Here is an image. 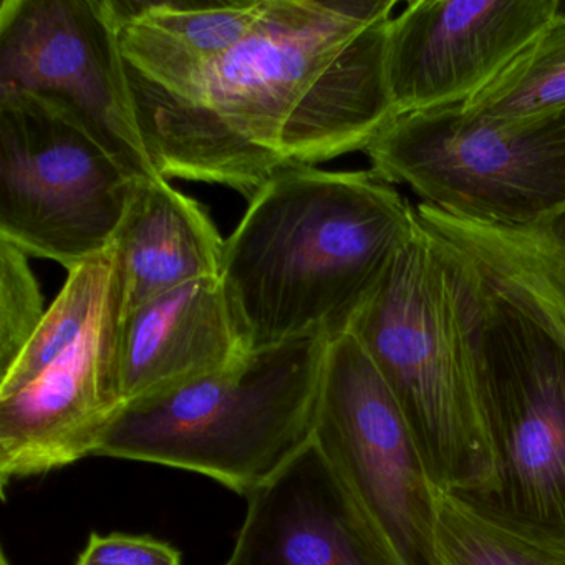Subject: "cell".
<instances>
[{"mask_svg":"<svg viewBox=\"0 0 565 565\" xmlns=\"http://www.w3.org/2000/svg\"><path fill=\"white\" fill-rule=\"evenodd\" d=\"M396 0H267L246 38L173 95L131 97L158 177L247 201L270 178L365 151L395 120L385 75Z\"/></svg>","mask_w":565,"mask_h":565,"instance_id":"1","label":"cell"},{"mask_svg":"<svg viewBox=\"0 0 565 565\" xmlns=\"http://www.w3.org/2000/svg\"><path fill=\"white\" fill-rule=\"evenodd\" d=\"M415 211L441 267L494 462L489 488L461 499L565 548V263L534 231L423 203Z\"/></svg>","mask_w":565,"mask_h":565,"instance_id":"2","label":"cell"},{"mask_svg":"<svg viewBox=\"0 0 565 565\" xmlns=\"http://www.w3.org/2000/svg\"><path fill=\"white\" fill-rule=\"evenodd\" d=\"M224 247L221 284L247 352L349 332L416 211L372 171L270 178Z\"/></svg>","mask_w":565,"mask_h":565,"instance_id":"3","label":"cell"},{"mask_svg":"<svg viewBox=\"0 0 565 565\" xmlns=\"http://www.w3.org/2000/svg\"><path fill=\"white\" fill-rule=\"evenodd\" d=\"M329 343L247 352L226 369L131 399L95 456L200 472L249 498L312 445Z\"/></svg>","mask_w":565,"mask_h":565,"instance_id":"4","label":"cell"},{"mask_svg":"<svg viewBox=\"0 0 565 565\" xmlns=\"http://www.w3.org/2000/svg\"><path fill=\"white\" fill-rule=\"evenodd\" d=\"M349 333L395 398L435 484L459 498L484 492L494 476L491 448L441 267L418 221Z\"/></svg>","mask_w":565,"mask_h":565,"instance_id":"5","label":"cell"},{"mask_svg":"<svg viewBox=\"0 0 565 565\" xmlns=\"http://www.w3.org/2000/svg\"><path fill=\"white\" fill-rule=\"evenodd\" d=\"M365 153L380 180L461 220L534 230L565 211V107L521 120L402 115Z\"/></svg>","mask_w":565,"mask_h":565,"instance_id":"6","label":"cell"},{"mask_svg":"<svg viewBox=\"0 0 565 565\" xmlns=\"http://www.w3.org/2000/svg\"><path fill=\"white\" fill-rule=\"evenodd\" d=\"M137 181L57 105L0 92V239L68 273L111 246Z\"/></svg>","mask_w":565,"mask_h":565,"instance_id":"7","label":"cell"},{"mask_svg":"<svg viewBox=\"0 0 565 565\" xmlns=\"http://www.w3.org/2000/svg\"><path fill=\"white\" fill-rule=\"evenodd\" d=\"M313 443L395 565H438L435 484L418 445L352 333L330 340Z\"/></svg>","mask_w":565,"mask_h":565,"instance_id":"8","label":"cell"},{"mask_svg":"<svg viewBox=\"0 0 565 565\" xmlns=\"http://www.w3.org/2000/svg\"><path fill=\"white\" fill-rule=\"evenodd\" d=\"M0 92L52 102L135 178L158 177L138 130L107 0H4Z\"/></svg>","mask_w":565,"mask_h":565,"instance_id":"9","label":"cell"},{"mask_svg":"<svg viewBox=\"0 0 565 565\" xmlns=\"http://www.w3.org/2000/svg\"><path fill=\"white\" fill-rule=\"evenodd\" d=\"M558 0H413L393 14L385 75L396 117L461 107L551 24Z\"/></svg>","mask_w":565,"mask_h":565,"instance_id":"10","label":"cell"},{"mask_svg":"<svg viewBox=\"0 0 565 565\" xmlns=\"http://www.w3.org/2000/svg\"><path fill=\"white\" fill-rule=\"evenodd\" d=\"M120 286L84 332L24 386L0 396V484L95 455L124 406Z\"/></svg>","mask_w":565,"mask_h":565,"instance_id":"11","label":"cell"},{"mask_svg":"<svg viewBox=\"0 0 565 565\" xmlns=\"http://www.w3.org/2000/svg\"><path fill=\"white\" fill-rule=\"evenodd\" d=\"M247 499L224 565H395L313 441Z\"/></svg>","mask_w":565,"mask_h":565,"instance_id":"12","label":"cell"},{"mask_svg":"<svg viewBox=\"0 0 565 565\" xmlns=\"http://www.w3.org/2000/svg\"><path fill=\"white\" fill-rule=\"evenodd\" d=\"M244 353L221 279L161 294L121 317L124 405L226 369Z\"/></svg>","mask_w":565,"mask_h":565,"instance_id":"13","label":"cell"},{"mask_svg":"<svg viewBox=\"0 0 565 565\" xmlns=\"http://www.w3.org/2000/svg\"><path fill=\"white\" fill-rule=\"evenodd\" d=\"M266 2L107 0L131 97L190 87L246 38Z\"/></svg>","mask_w":565,"mask_h":565,"instance_id":"14","label":"cell"},{"mask_svg":"<svg viewBox=\"0 0 565 565\" xmlns=\"http://www.w3.org/2000/svg\"><path fill=\"white\" fill-rule=\"evenodd\" d=\"M110 247L125 317L178 287L221 279L226 241L203 206L157 177L135 184Z\"/></svg>","mask_w":565,"mask_h":565,"instance_id":"15","label":"cell"},{"mask_svg":"<svg viewBox=\"0 0 565 565\" xmlns=\"http://www.w3.org/2000/svg\"><path fill=\"white\" fill-rule=\"evenodd\" d=\"M565 107V19L555 18L461 110L491 120H521Z\"/></svg>","mask_w":565,"mask_h":565,"instance_id":"16","label":"cell"},{"mask_svg":"<svg viewBox=\"0 0 565 565\" xmlns=\"http://www.w3.org/2000/svg\"><path fill=\"white\" fill-rule=\"evenodd\" d=\"M438 565H565V548L499 524L458 495L439 491Z\"/></svg>","mask_w":565,"mask_h":565,"instance_id":"17","label":"cell"},{"mask_svg":"<svg viewBox=\"0 0 565 565\" xmlns=\"http://www.w3.org/2000/svg\"><path fill=\"white\" fill-rule=\"evenodd\" d=\"M45 313L44 297L28 254L0 239V373L11 369Z\"/></svg>","mask_w":565,"mask_h":565,"instance_id":"18","label":"cell"},{"mask_svg":"<svg viewBox=\"0 0 565 565\" xmlns=\"http://www.w3.org/2000/svg\"><path fill=\"white\" fill-rule=\"evenodd\" d=\"M77 565H181V554L147 535L92 534Z\"/></svg>","mask_w":565,"mask_h":565,"instance_id":"19","label":"cell"},{"mask_svg":"<svg viewBox=\"0 0 565 565\" xmlns=\"http://www.w3.org/2000/svg\"><path fill=\"white\" fill-rule=\"evenodd\" d=\"M529 231L539 234L565 263V211Z\"/></svg>","mask_w":565,"mask_h":565,"instance_id":"20","label":"cell"},{"mask_svg":"<svg viewBox=\"0 0 565 565\" xmlns=\"http://www.w3.org/2000/svg\"><path fill=\"white\" fill-rule=\"evenodd\" d=\"M555 18L565 19V0H558L557 12H555Z\"/></svg>","mask_w":565,"mask_h":565,"instance_id":"21","label":"cell"},{"mask_svg":"<svg viewBox=\"0 0 565 565\" xmlns=\"http://www.w3.org/2000/svg\"><path fill=\"white\" fill-rule=\"evenodd\" d=\"M0 565H12L4 552H2V557H0Z\"/></svg>","mask_w":565,"mask_h":565,"instance_id":"22","label":"cell"}]
</instances>
